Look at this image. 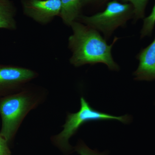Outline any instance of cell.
Returning <instances> with one entry per match:
<instances>
[{
	"label": "cell",
	"instance_id": "6da1fadb",
	"mask_svg": "<svg viewBox=\"0 0 155 155\" xmlns=\"http://www.w3.org/2000/svg\"><path fill=\"white\" fill-rule=\"evenodd\" d=\"M72 34L68 40L72 52L70 63L78 67L86 65L102 63L110 70L119 71L120 68L114 61L112 49L119 38L115 37L110 45L107 43L99 32L94 28L75 21L71 25Z\"/></svg>",
	"mask_w": 155,
	"mask_h": 155
},
{
	"label": "cell",
	"instance_id": "7a4b0ae2",
	"mask_svg": "<svg viewBox=\"0 0 155 155\" xmlns=\"http://www.w3.org/2000/svg\"><path fill=\"white\" fill-rule=\"evenodd\" d=\"M47 95L45 88L28 84L19 92L0 97V136L8 143L12 141L26 116L44 102Z\"/></svg>",
	"mask_w": 155,
	"mask_h": 155
},
{
	"label": "cell",
	"instance_id": "3957f363",
	"mask_svg": "<svg viewBox=\"0 0 155 155\" xmlns=\"http://www.w3.org/2000/svg\"><path fill=\"white\" fill-rule=\"evenodd\" d=\"M80 104V109L78 112L67 114L62 131L51 137L53 143L66 154L70 153L73 150V147L69 143V139L84 124L90 122L116 120L127 124L132 120L130 115L115 116L95 110L84 97H81Z\"/></svg>",
	"mask_w": 155,
	"mask_h": 155
},
{
	"label": "cell",
	"instance_id": "277c9868",
	"mask_svg": "<svg viewBox=\"0 0 155 155\" xmlns=\"http://www.w3.org/2000/svg\"><path fill=\"white\" fill-rule=\"evenodd\" d=\"M106 5L104 11L91 16L80 15L77 20L102 33L105 39L134 17L133 7L130 3L111 0Z\"/></svg>",
	"mask_w": 155,
	"mask_h": 155
},
{
	"label": "cell",
	"instance_id": "5b68a950",
	"mask_svg": "<svg viewBox=\"0 0 155 155\" xmlns=\"http://www.w3.org/2000/svg\"><path fill=\"white\" fill-rule=\"evenodd\" d=\"M38 75L36 72L28 68L0 64V97L21 91Z\"/></svg>",
	"mask_w": 155,
	"mask_h": 155
},
{
	"label": "cell",
	"instance_id": "8992f818",
	"mask_svg": "<svg viewBox=\"0 0 155 155\" xmlns=\"http://www.w3.org/2000/svg\"><path fill=\"white\" fill-rule=\"evenodd\" d=\"M23 13L36 22L46 24L60 16L61 0H22Z\"/></svg>",
	"mask_w": 155,
	"mask_h": 155
},
{
	"label": "cell",
	"instance_id": "52a82bcc",
	"mask_svg": "<svg viewBox=\"0 0 155 155\" xmlns=\"http://www.w3.org/2000/svg\"><path fill=\"white\" fill-rule=\"evenodd\" d=\"M136 58L138 67L133 73L134 80L151 81L155 80V36L153 41L142 49Z\"/></svg>",
	"mask_w": 155,
	"mask_h": 155
},
{
	"label": "cell",
	"instance_id": "ba28073f",
	"mask_svg": "<svg viewBox=\"0 0 155 155\" xmlns=\"http://www.w3.org/2000/svg\"><path fill=\"white\" fill-rule=\"evenodd\" d=\"M17 9L11 0H0V29L15 30L17 28Z\"/></svg>",
	"mask_w": 155,
	"mask_h": 155
},
{
	"label": "cell",
	"instance_id": "9c48e42d",
	"mask_svg": "<svg viewBox=\"0 0 155 155\" xmlns=\"http://www.w3.org/2000/svg\"><path fill=\"white\" fill-rule=\"evenodd\" d=\"M61 2L60 16L66 25L71 26L81 15V0H61Z\"/></svg>",
	"mask_w": 155,
	"mask_h": 155
},
{
	"label": "cell",
	"instance_id": "30bf717a",
	"mask_svg": "<svg viewBox=\"0 0 155 155\" xmlns=\"http://www.w3.org/2000/svg\"><path fill=\"white\" fill-rule=\"evenodd\" d=\"M123 3H130L134 8V21L144 19L148 0H118Z\"/></svg>",
	"mask_w": 155,
	"mask_h": 155
},
{
	"label": "cell",
	"instance_id": "8fae6325",
	"mask_svg": "<svg viewBox=\"0 0 155 155\" xmlns=\"http://www.w3.org/2000/svg\"><path fill=\"white\" fill-rule=\"evenodd\" d=\"M155 25V3L150 14L143 19V25L140 31V38L151 36Z\"/></svg>",
	"mask_w": 155,
	"mask_h": 155
},
{
	"label": "cell",
	"instance_id": "7c38bea8",
	"mask_svg": "<svg viewBox=\"0 0 155 155\" xmlns=\"http://www.w3.org/2000/svg\"><path fill=\"white\" fill-rule=\"evenodd\" d=\"M75 150L80 155H108V153L107 151L100 152L96 150L91 149L82 141L78 143Z\"/></svg>",
	"mask_w": 155,
	"mask_h": 155
},
{
	"label": "cell",
	"instance_id": "4fadbf2b",
	"mask_svg": "<svg viewBox=\"0 0 155 155\" xmlns=\"http://www.w3.org/2000/svg\"><path fill=\"white\" fill-rule=\"evenodd\" d=\"M111 0H81L82 6H92L94 7H101L104 4H107Z\"/></svg>",
	"mask_w": 155,
	"mask_h": 155
},
{
	"label": "cell",
	"instance_id": "5bb4252c",
	"mask_svg": "<svg viewBox=\"0 0 155 155\" xmlns=\"http://www.w3.org/2000/svg\"><path fill=\"white\" fill-rule=\"evenodd\" d=\"M0 155H11L8 143L0 136Z\"/></svg>",
	"mask_w": 155,
	"mask_h": 155
},
{
	"label": "cell",
	"instance_id": "9a60e30c",
	"mask_svg": "<svg viewBox=\"0 0 155 155\" xmlns=\"http://www.w3.org/2000/svg\"></svg>",
	"mask_w": 155,
	"mask_h": 155
}]
</instances>
